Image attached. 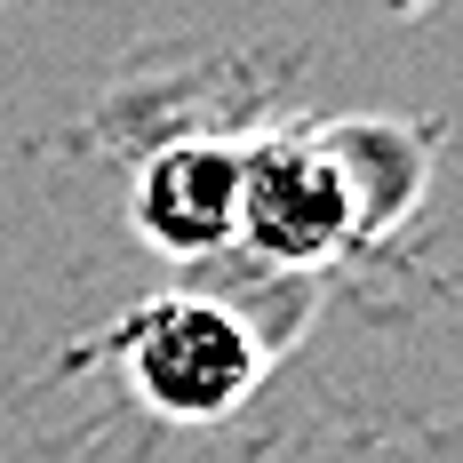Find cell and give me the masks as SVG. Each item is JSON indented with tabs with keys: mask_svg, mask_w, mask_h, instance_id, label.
<instances>
[{
	"mask_svg": "<svg viewBox=\"0 0 463 463\" xmlns=\"http://www.w3.org/2000/svg\"><path fill=\"white\" fill-rule=\"evenodd\" d=\"M137 224L168 256H216L240 232V152L232 144H168L137 184Z\"/></svg>",
	"mask_w": 463,
	"mask_h": 463,
	"instance_id": "cell-3",
	"label": "cell"
},
{
	"mask_svg": "<svg viewBox=\"0 0 463 463\" xmlns=\"http://www.w3.org/2000/svg\"><path fill=\"white\" fill-rule=\"evenodd\" d=\"M272 264H327L344 240H360L344 176L320 137H272L240 152V232Z\"/></svg>",
	"mask_w": 463,
	"mask_h": 463,
	"instance_id": "cell-2",
	"label": "cell"
},
{
	"mask_svg": "<svg viewBox=\"0 0 463 463\" xmlns=\"http://www.w3.org/2000/svg\"><path fill=\"white\" fill-rule=\"evenodd\" d=\"M120 360H128V383L144 392V408L176 423H216L248 400V383L264 368L256 335L240 312L208 304V296H160L144 304L137 320L120 327Z\"/></svg>",
	"mask_w": 463,
	"mask_h": 463,
	"instance_id": "cell-1",
	"label": "cell"
}]
</instances>
